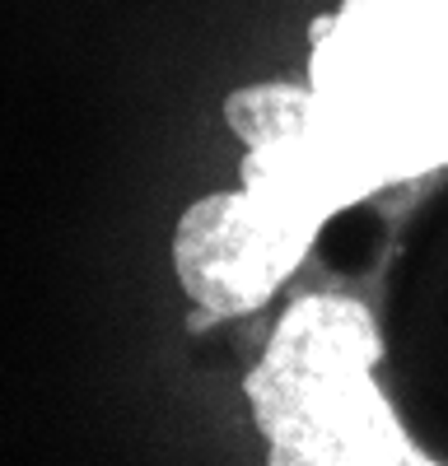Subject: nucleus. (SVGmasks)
<instances>
[{"mask_svg": "<svg viewBox=\"0 0 448 466\" xmlns=\"http://www.w3.org/2000/svg\"><path fill=\"white\" fill-rule=\"evenodd\" d=\"M239 187H248L261 206H271L290 224L318 233L331 215L351 210L355 201L373 197L383 177L373 164L346 140V131L331 122L327 103L304 127H294L276 140L248 145Z\"/></svg>", "mask_w": 448, "mask_h": 466, "instance_id": "obj_4", "label": "nucleus"}, {"mask_svg": "<svg viewBox=\"0 0 448 466\" xmlns=\"http://www.w3.org/2000/svg\"><path fill=\"white\" fill-rule=\"evenodd\" d=\"M309 85L383 187L448 168V0H341L313 24Z\"/></svg>", "mask_w": 448, "mask_h": 466, "instance_id": "obj_2", "label": "nucleus"}, {"mask_svg": "<svg viewBox=\"0 0 448 466\" xmlns=\"http://www.w3.org/2000/svg\"><path fill=\"white\" fill-rule=\"evenodd\" d=\"M318 233L261 206L248 187L206 191L173 228V276L215 318L257 313L309 257Z\"/></svg>", "mask_w": 448, "mask_h": 466, "instance_id": "obj_3", "label": "nucleus"}, {"mask_svg": "<svg viewBox=\"0 0 448 466\" xmlns=\"http://www.w3.org/2000/svg\"><path fill=\"white\" fill-rule=\"evenodd\" d=\"M383 331L360 299L304 294L285 308L248 373L252 424L271 461L421 466L430 461L379 387Z\"/></svg>", "mask_w": 448, "mask_h": 466, "instance_id": "obj_1", "label": "nucleus"}, {"mask_svg": "<svg viewBox=\"0 0 448 466\" xmlns=\"http://www.w3.org/2000/svg\"><path fill=\"white\" fill-rule=\"evenodd\" d=\"M322 98L313 85H290V80H267V85H243L224 98V122L229 131L248 145L276 140L294 127H304L309 116H318Z\"/></svg>", "mask_w": 448, "mask_h": 466, "instance_id": "obj_5", "label": "nucleus"}]
</instances>
